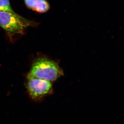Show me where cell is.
Returning a JSON list of instances; mask_svg holds the SVG:
<instances>
[{
	"label": "cell",
	"instance_id": "5b68a950",
	"mask_svg": "<svg viewBox=\"0 0 124 124\" xmlns=\"http://www.w3.org/2000/svg\"><path fill=\"white\" fill-rule=\"evenodd\" d=\"M0 11L7 12L13 15H18L11 7L9 0H0Z\"/></svg>",
	"mask_w": 124,
	"mask_h": 124
},
{
	"label": "cell",
	"instance_id": "7a4b0ae2",
	"mask_svg": "<svg viewBox=\"0 0 124 124\" xmlns=\"http://www.w3.org/2000/svg\"><path fill=\"white\" fill-rule=\"evenodd\" d=\"M29 74L51 82L63 75V71L55 61L47 57H40L34 61Z\"/></svg>",
	"mask_w": 124,
	"mask_h": 124
},
{
	"label": "cell",
	"instance_id": "6da1fadb",
	"mask_svg": "<svg viewBox=\"0 0 124 124\" xmlns=\"http://www.w3.org/2000/svg\"><path fill=\"white\" fill-rule=\"evenodd\" d=\"M37 24L19 15L0 11V27L7 32L11 41L18 35H22L26 28L35 27Z\"/></svg>",
	"mask_w": 124,
	"mask_h": 124
},
{
	"label": "cell",
	"instance_id": "3957f363",
	"mask_svg": "<svg viewBox=\"0 0 124 124\" xmlns=\"http://www.w3.org/2000/svg\"><path fill=\"white\" fill-rule=\"evenodd\" d=\"M27 86L29 94L33 99H41L50 93L52 90L51 82L29 74L27 76Z\"/></svg>",
	"mask_w": 124,
	"mask_h": 124
},
{
	"label": "cell",
	"instance_id": "277c9868",
	"mask_svg": "<svg viewBox=\"0 0 124 124\" xmlns=\"http://www.w3.org/2000/svg\"><path fill=\"white\" fill-rule=\"evenodd\" d=\"M28 8L40 13L49 10L50 6L46 0H23Z\"/></svg>",
	"mask_w": 124,
	"mask_h": 124
}]
</instances>
